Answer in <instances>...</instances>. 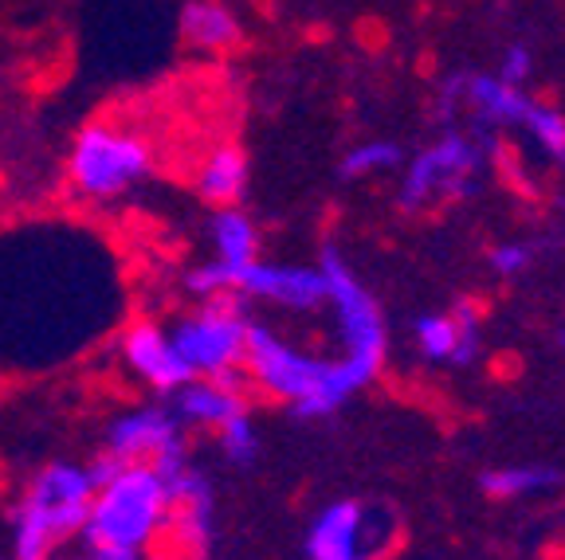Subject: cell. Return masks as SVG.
Segmentation results:
<instances>
[{
	"label": "cell",
	"instance_id": "1",
	"mask_svg": "<svg viewBox=\"0 0 565 560\" xmlns=\"http://www.w3.org/2000/svg\"><path fill=\"white\" fill-rule=\"evenodd\" d=\"M75 228L12 231L0 239V360L55 365L115 325L110 267Z\"/></svg>",
	"mask_w": 565,
	"mask_h": 560
},
{
	"label": "cell",
	"instance_id": "2",
	"mask_svg": "<svg viewBox=\"0 0 565 560\" xmlns=\"http://www.w3.org/2000/svg\"><path fill=\"white\" fill-rule=\"evenodd\" d=\"M95 498L79 529V549L98 560H150L169 529V486L150 463H110L98 455Z\"/></svg>",
	"mask_w": 565,
	"mask_h": 560
},
{
	"label": "cell",
	"instance_id": "3",
	"mask_svg": "<svg viewBox=\"0 0 565 560\" xmlns=\"http://www.w3.org/2000/svg\"><path fill=\"white\" fill-rule=\"evenodd\" d=\"M244 377L264 396L287 403L299 420H327L353 392H362L370 385L362 368H353L345 357H315V353L287 342L275 325L256 322V317L247 325Z\"/></svg>",
	"mask_w": 565,
	"mask_h": 560
},
{
	"label": "cell",
	"instance_id": "4",
	"mask_svg": "<svg viewBox=\"0 0 565 560\" xmlns=\"http://www.w3.org/2000/svg\"><path fill=\"white\" fill-rule=\"evenodd\" d=\"M90 498H95L90 463L52 459L40 466L4 517L9 560H47L67 541H79Z\"/></svg>",
	"mask_w": 565,
	"mask_h": 560
},
{
	"label": "cell",
	"instance_id": "5",
	"mask_svg": "<svg viewBox=\"0 0 565 560\" xmlns=\"http://www.w3.org/2000/svg\"><path fill=\"white\" fill-rule=\"evenodd\" d=\"M153 146L130 126L87 122L67 149V189L83 204H115L150 181Z\"/></svg>",
	"mask_w": 565,
	"mask_h": 560
},
{
	"label": "cell",
	"instance_id": "6",
	"mask_svg": "<svg viewBox=\"0 0 565 560\" xmlns=\"http://www.w3.org/2000/svg\"><path fill=\"white\" fill-rule=\"evenodd\" d=\"M247 302L236 294L209 298L196 302V310L181 314L169 325L177 353L189 365L193 377H236L244 373V349H247Z\"/></svg>",
	"mask_w": 565,
	"mask_h": 560
},
{
	"label": "cell",
	"instance_id": "7",
	"mask_svg": "<svg viewBox=\"0 0 565 560\" xmlns=\"http://www.w3.org/2000/svg\"><path fill=\"white\" fill-rule=\"evenodd\" d=\"M401 521L393 506L365 498H338L310 517L302 549L307 560H385L397 545Z\"/></svg>",
	"mask_w": 565,
	"mask_h": 560
},
{
	"label": "cell",
	"instance_id": "8",
	"mask_svg": "<svg viewBox=\"0 0 565 560\" xmlns=\"http://www.w3.org/2000/svg\"><path fill=\"white\" fill-rule=\"evenodd\" d=\"M322 279H327V306L334 310L338 325V342H342V357L353 368H362L365 377H377L381 365H385L388 337H385V317H381L377 298L362 287V279L353 274V267L345 263L334 247L322 251V263H318Z\"/></svg>",
	"mask_w": 565,
	"mask_h": 560
},
{
	"label": "cell",
	"instance_id": "9",
	"mask_svg": "<svg viewBox=\"0 0 565 560\" xmlns=\"http://www.w3.org/2000/svg\"><path fill=\"white\" fill-rule=\"evenodd\" d=\"M487 161V149L479 138L468 133H444L440 141L416 153L405 165V181H401V208L420 212L428 204L459 201V196L476 193V176Z\"/></svg>",
	"mask_w": 565,
	"mask_h": 560
},
{
	"label": "cell",
	"instance_id": "10",
	"mask_svg": "<svg viewBox=\"0 0 565 560\" xmlns=\"http://www.w3.org/2000/svg\"><path fill=\"white\" fill-rule=\"evenodd\" d=\"M169 486V545L177 557H209L216 545V491L212 478L196 466L193 451L150 463Z\"/></svg>",
	"mask_w": 565,
	"mask_h": 560
},
{
	"label": "cell",
	"instance_id": "11",
	"mask_svg": "<svg viewBox=\"0 0 565 560\" xmlns=\"http://www.w3.org/2000/svg\"><path fill=\"white\" fill-rule=\"evenodd\" d=\"M189 451V431L173 416L169 400L130 403L103 423V451L110 463H161V459Z\"/></svg>",
	"mask_w": 565,
	"mask_h": 560
},
{
	"label": "cell",
	"instance_id": "12",
	"mask_svg": "<svg viewBox=\"0 0 565 560\" xmlns=\"http://www.w3.org/2000/svg\"><path fill=\"white\" fill-rule=\"evenodd\" d=\"M115 357L118 365L138 380L146 392H153L158 400H169L181 385L193 380L189 365L177 353L169 325L153 322V317H134L118 330L115 337Z\"/></svg>",
	"mask_w": 565,
	"mask_h": 560
},
{
	"label": "cell",
	"instance_id": "13",
	"mask_svg": "<svg viewBox=\"0 0 565 560\" xmlns=\"http://www.w3.org/2000/svg\"><path fill=\"white\" fill-rule=\"evenodd\" d=\"M236 298L239 302H267L275 310H291V314H315L327 306V279L318 267L256 259L239 271Z\"/></svg>",
	"mask_w": 565,
	"mask_h": 560
},
{
	"label": "cell",
	"instance_id": "14",
	"mask_svg": "<svg viewBox=\"0 0 565 560\" xmlns=\"http://www.w3.org/2000/svg\"><path fill=\"white\" fill-rule=\"evenodd\" d=\"M239 377H244V373H236V377H193L189 385L177 388V392L169 396V408H173V416L181 420V428L212 431V435H216L224 423L244 416L247 380H239Z\"/></svg>",
	"mask_w": 565,
	"mask_h": 560
},
{
	"label": "cell",
	"instance_id": "15",
	"mask_svg": "<svg viewBox=\"0 0 565 560\" xmlns=\"http://www.w3.org/2000/svg\"><path fill=\"white\" fill-rule=\"evenodd\" d=\"M534 98L522 87H511L499 75H476V71H459V106H468L476 115L479 146L494 149V130H511L522 126Z\"/></svg>",
	"mask_w": 565,
	"mask_h": 560
},
{
	"label": "cell",
	"instance_id": "16",
	"mask_svg": "<svg viewBox=\"0 0 565 560\" xmlns=\"http://www.w3.org/2000/svg\"><path fill=\"white\" fill-rule=\"evenodd\" d=\"M177 35H181V44L193 47V52L221 55V52L239 47L244 24H239L236 9L224 4V0H185L181 12H177Z\"/></svg>",
	"mask_w": 565,
	"mask_h": 560
},
{
	"label": "cell",
	"instance_id": "17",
	"mask_svg": "<svg viewBox=\"0 0 565 560\" xmlns=\"http://www.w3.org/2000/svg\"><path fill=\"white\" fill-rule=\"evenodd\" d=\"M247 181H252V165H247V153L239 146H216L201 158L193 173V193L201 196L212 208H224V204H239L247 193Z\"/></svg>",
	"mask_w": 565,
	"mask_h": 560
},
{
	"label": "cell",
	"instance_id": "18",
	"mask_svg": "<svg viewBox=\"0 0 565 560\" xmlns=\"http://www.w3.org/2000/svg\"><path fill=\"white\" fill-rule=\"evenodd\" d=\"M209 247H212V259H221V263L239 279V271L259 259L256 219L247 216L239 204L212 208V216H209Z\"/></svg>",
	"mask_w": 565,
	"mask_h": 560
},
{
	"label": "cell",
	"instance_id": "19",
	"mask_svg": "<svg viewBox=\"0 0 565 560\" xmlns=\"http://www.w3.org/2000/svg\"><path fill=\"white\" fill-rule=\"evenodd\" d=\"M557 482H562V474L554 471V466H494V471H487L483 478H479V491L487 494V498H530V494H546L554 491Z\"/></svg>",
	"mask_w": 565,
	"mask_h": 560
},
{
	"label": "cell",
	"instance_id": "20",
	"mask_svg": "<svg viewBox=\"0 0 565 560\" xmlns=\"http://www.w3.org/2000/svg\"><path fill=\"white\" fill-rule=\"evenodd\" d=\"M401 161H405V149L397 141H362V146L345 149L338 173H342V181H362V176L397 169Z\"/></svg>",
	"mask_w": 565,
	"mask_h": 560
},
{
	"label": "cell",
	"instance_id": "21",
	"mask_svg": "<svg viewBox=\"0 0 565 560\" xmlns=\"http://www.w3.org/2000/svg\"><path fill=\"white\" fill-rule=\"evenodd\" d=\"M216 443H221V455L228 466H252L259 459V428L256 420H252V412L236 416L232 423H224L221 431H216Z\"/></svg>",
	"mask_w": 565,
	"mask_h": 560
},
{
	"label": "cell",
	"instance_id": "22",
	"mask_svg": "<svg viewBox=\"0 0 565 560\" xmlns=\"http://www.w3.org/2000/svg\"><path fill=\"white\" fill-rule=\"evenodd\" d=\"M522 130L534 138V146L554 161H565V115L554 106L530 103L526 118H522Z\"/></svg>",
	"mask_w": 565,
	"mask_h": 560
},
{
	"label": "cell",
	"instance_id": "23",
	"mask_svg": "<svg viewBox=\"0 0 565 560\" xmlns=\"http://www.w3.org/2000/svg\"><path fill=\"white\" fill-rule=\"evenodd\" d=\"M181 287H185V294L196 298V302H209V298L236 294V274H232L221 259H212L209 255L204 263L189 267V271L181 274Z\"/></svg>",
	"mask_w": 565,
	"mask_h": 560
},
{
	"label": "cell",
	"instance_id": "24",
	"mask_svg": "<svg viewBox=\"0 0 565 560\" xmlns=\"http://www.w3.org/2000/svg\"><path fill=\"white\" fill-rule=\"evenodd\" d=\"M448 314H451V322H456V349H451V365H471V360L479 357V345H483L479 306L471 302V298H459Z\"/></svg>",
	"mask_w": 565,
	"mask_h": 560
},
{
	"label": "cell",
	"instance_id": "25",
	"mask_svg": "<svg viewBox=\"0 0 565 560\" xmlns=\"http://www.w3.org/2000/svg\"><path fill=\"white\" fill-rule=\"evenodd\" d=\"M416 345L428 360H451L456 349V322L451 314H424L416 322Z\"/></svg>",
	"mask_w": 565,
	"mask_h": 560
},
{
	"label": "cell",
	"instance_id": "26",
	"mask_svg": "<svg viewBox=\"0 0 565 560\" xmlns=\"http://www.w3.org/2000/svg\"><path fill=\"white\" fill-rule=\"evenodd\" d=\"M530 263H534V251L526 244H499L491 251V271L499 279H519Z\"/></svg>",
	"mask_w": 565,
	"mask_h": 560
},
{
	"label": "cell",
	"instance_id": "27",
	"mask_svg": "<svg viewBox=\"0 0 565 560\" xmlns=\"http://www.w3.org/2000/svg\"><path fill=\"white\" fill-rule=\"evenodd\" d=\"M530 71H534V55H530L526 44H511L503 52V67H499V79H507L511 87H522L530 79Z\"/></svg>",
	"mask_w": 565,
	"mask_h": 560
},
{
	"label": "cell",
	"instance_id": "28",
	"mask_svg": "<svg viewBox=\"0 0 565 560\" xmlns=\"http://www.w3.org/2000/svg\"><path fill=\"white\" fill-rule=\"evenodd\" d=\"M47 560H98L95 557V552H87V549H75V552H52V557H47Z\"/></svg>",
	"mask_w": 565,
	"mask_h": 560
},
{
	"label": "cell",
	"instance_id": "29",
	"mask_svg": "<svg viewBox=\"0 0 565 560\" xmlns=\"http://www.w3.org/2000/svg\"><path fill=\"white\" fill-rule=\"evenodd\" d=\"M557 345H562V353H565V330H557Z\"/></svg>",
	"mask_w": 565,
	"mask_h": 560
},
{
	"label": "cell",
	"instance_id": "30",
	"mask_svg": "<svg viewBox=\"0 0 565 560\" xmlns=\"http://www.w3.org/2000/svg\"><path fill=\"white\" fill-rule=\"evenodd\" d=\"M173 560H209V557H173Z\"/></svg>",
	"mask_w": 565,
	"mask_h": 560
},
{
	"label": "cell",
	"instance_id": "31",
	"mask_svg": "<svg viewBox=\"0 0 565 560\" xmlns=\"http://www.w3.org/2000/svg\"><path fill=\"white\" fill-rule=\"evenodd\" d=\"M0 560H9V552H0Z\"/></svg>",
	"mask_w": 565,
	"mask_h": 560
},
{
	"label": "cell",
	"instance_id": "32",
	"mask_svg": "<svg viewBox=\"0 0 565 560\" xmlns=\"http://www.w3.org/2000/svg\"><path fill=\"white\" fill-rule=\"evenodd\" d=\"M562 212H565V204H562Z\"/></svg>",
	"mask_w": 565,
	"mask_h": 560
}]
</instances>
